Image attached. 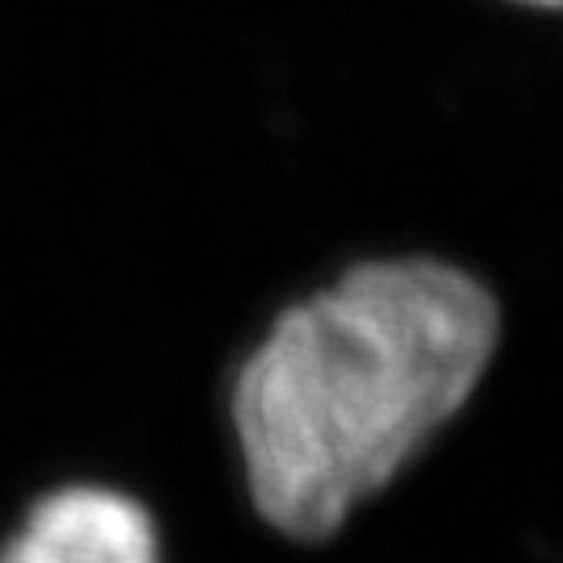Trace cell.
Wrapping results in <instances>:
<instances>
[{
    "mask_svg": "<svg viewBox=\"0 0 563 563\" xmlns=\"http://www.w3.org/2000/svg\"><path fill=\"white\" fill-rule=\"evenodd\" d=\"M0 563H163L151 509L109 484H59L25 509Z\"/></svg>",
    "mask_w": 563,
    "mask_h": 563,
    "instance_id": "obj_2",
    "label": "cell"
},
{
    "mask_svg": "<svg viewBox=\"0 0 563 563\" xmlns=\"http://www.w3.org/2000/svg\"><path fill=\"white\" fill-rule=\"evenodd\" d=\"M497 305L439 260H384L284 309L230 393L246 497L318 543L397 481L484 380Z\"/></svg>",
    "mask_w": 563,
    "mask_h": 563,
    "instance_id": "obj_1",
    "label": "cell"
},
{
    "mask_svg": "<svg viewBox=\"0 0 563 563\" xmlns=\"http://www.w3.org/2000/svg\"><path fill=\"white\" fill-rule=\"evenodd\" d=\"M530 4H547V9H563V0H530Z\"/></svg>",
    "mask_w": 563,
    "mask_h": 563,
    "instance_id": "obj_3",
    "label": "cell"
}]
</instances>
